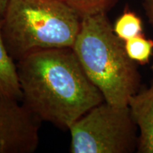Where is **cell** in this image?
<instances>
[{"label": "cell", "instance_id": "2", "mask_svg": "<svg viewBox=\"0 0 153 153\" xmlns=\"http://www.w3.org/2000/svg\"><path fill=\"white\" fill-rule=\"evenodd\" d=\"M72 49L106 102L127 106L140 90L138 64L128 55L125 42L115 33L107 14L82 18Z\"/></svg>", "mask_w": 153, "mask_h": 153}, {"label": "cell", "instance_id": "11", "mask_svg": "<svg viewBox=\"0 0 153 153\" xmlns=\"http://www.w3.org/2000/svg\"><path fill=\"white\" fill-rule=\"evenodd\" d=\"M143 5L148 22L153 27V0H143Z\"/></svg>", "mask_w": 153, "mask_h": 153}, {"label": "cell", "instance_id": "7", "mask_svg": "<svg viewBox=\"0 0 153 153\" xmlns=\"http://www.w3.org/2000/svg\"><path fill=\"white\" fill-rule=\"evenodd\" d=\"M2 19H0V91L20 101L22 92L16 62L7 51L1 33Z\"/></svg>", "mask_w": 153, "mask_h": 153}, {"label": "cell", "instance_id": "9", "mask_svg": "<svg viewBox=\"0 0 153 153\" xmlns=\"http://www.w3.org/2000/svg\"><path fill=\"white\" fill-rule=\"evenodd\" d=\"M125 48L131 60L138 65H145L153 54V41L141 34L126 41Z\"/></svg>", "mask_w": 153, "mask_h": 153}, {"label": "cell", "instance_id": "3", "mask_svg": "<svg viewBox=\"0 0 153 153\" xmlns=\"http://www.w3.org/2000/svg\"><path fill=\"white\" fill-rule=\"evenodd\" d=\"M81 22L64 0H9L1 33L16 62L34 51L72 48Z\"/></svg>", "mask_w": 153, "mask_h": 153}, {"label": "cell", "instance_id": "5", "mask_svg": "<svg viewBox=\"0 0 153 153\" xmlns=\"http://www.w3.org/2000/svg\"><path fill=\"white\" fill-rule=\"evenodd\" d=\"M0 91V153H32L41 120L26 105Z\"/></svg>", "mask_w": 153, "mask_h": 153}, {"label": "cell", "instance_id": "1", "mask_svg": "<svg viewBox=\"0 0 153 153\" xmlns=\"http://www.w3.org/2000/svg\"><path fill=\"white\" fill-rule=\"evenodd\" d=\"M23 104L39 118L69 130L104 102L72 48L34 51L16 62Z\"/></svg>", "mask_w": 153, "mask_h": 153}, {"label": "cell", "instance_id": "4", "mask_svg": "<svg viewBox=\"0 0 153 153\" xmlns=\"http://www.w3.org/2000/svg\"><path fill=\"white\" fill-rule=\"evenodd\" d=\"M69 131L72 153H131L137 150V127L128 106L104 101L76 120Z\"/></svg>", "mask_w": 153, "mask_h": 153}, {"label": "cell", "instance_id": "6", "mask_svg": "<svg viewBox=\"0 0 153 153\" xmlns=\"http://www.w3.org/2000/svg\"><path fill=\"white\" fill-rule=\"evenodd\" d=\"M128 106L139 130L137 152L153 153V85L133 95Z\"/></svg>", "mask_w": 153, "mask_h": 153}, {"label": "cell", "instance_id": "13", "mask_svg": "<svg viewBox=\"0 0 153 153\" xmlns=\"http://www.w3.org/2000/svg\"><path fill=\"white\" fill-rule=\"evenodd\" d=\"M151 70H152V74H153V63H152V65L151 66Z\"/></svg>", "mask_w": 153, "mask_h": 153}, {"label": "cell", "instance_id": "8", "mask_svg": "<svg viewBox=\"0 0 153 153\" xmlns=\"http://www.w3.org/2000/svg\"><path fill=\"white\" fill-rule=\"evenodd\" d=\"M115 33L125 42L130 38L143 34V22L141 19L129 9H126L116 19L114 26Z\"/></svg>", "mask_w": 153, "mask_h": 153}, {"label": "cell", "instance_id": "10", "mask_svg": "<svg viewBox=\"0 0 153 153\" xmlns=\"http://www.w3.org/2000/svg\"><path fill=\"white\" fill-rule=\"evenodd\" d=\"M82 18L100 14H107L118 0H64Z\"/></svg>", "mask_w": 153, "mask_h": 153}, {"label": "cell", "instance_id": "12", "mask_svg": "<svg viewBox=\"0 0 153 153\" xmlns=\"http://www.w3.org/2000/svg\"><path fill=\"white\" fill-rule=\"evenodd\" d=\"M8 2L9 0H0V19H2Z\"/></svg>", "mask_w": 153, "mask_h": 153}]
</instances>
